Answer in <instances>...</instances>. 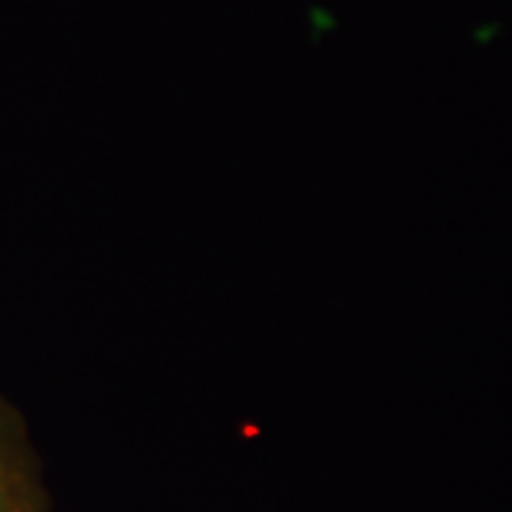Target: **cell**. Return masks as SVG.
Returning a JSON list of instances; mask_svg holds the SVG:
<instances>
[{"label":"cell","mask_w":512,"mask_h":512,"mask_svg":"<svg viewBox=\"0 0 512 512\" xmlns=\"http://www.w3.org/2000/svg\"><path fill=\"white\" fill-rule=\"evenodd\" d=\"M0 512H34V484L17 432L0 413Z\"/></svg>","instance_id":"cell-1"}]
</instances>
